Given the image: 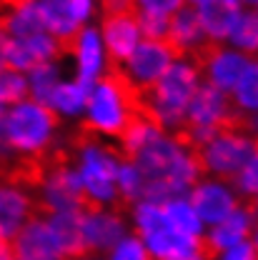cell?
Returning a JSON list of instances; mask_svg holds the SVG:
<instances>
[{
    "label": "cell",
    "mask_w": 258,
    "mask_h": 260,
    "mask_svg": "<svg viewBox=\"0 0 258 260\" xmlns=\"http://www.w3.org/2000/svg\"><path fill=\"white\" fill-rule=\"evenodd\" d=\"M58 115L40 103H18L5 115V143L15 153H40L50 145Z\"/></svg>",
    "instance_id": "6da1fadb"
},
{
    "label": "cell",
    "mask_w": 258,
    "mask_h": 260,
    "mask_svg": "<svg viewBox=\"0 0 258 260\" xmlns=\"http://www.w3.org/2000/svg\"><path fill=\"white\" fill-rule=\"evenodd\" d=\"M256 158V138L246 133H221L203 150L200 160L206 173L236 180L238 173Z\"/></svg>",
    "instance_id": "7a4b0ae2"
},
{
    "label": "cell",
    "mask_w": 258,
    "mask_h": 260,
    "mask_svg": "<svg viewBox=\"0 0 258 260\" xmlns=\"http://www.w3.org/2000/svg\"><path fill=\"white\" fill-rule=\"evenodd\" d=\"M173 60H176V55L168 48V43H161V40H140L135 45V50L130 53V58L121 68L126 70V75H128L130 80L143 90V88H151Z\"/></svg>",
    "instance_id": "3957f363"
},
{
    "label": "cell",
    "mask_w": 258,
    "mask_h": 260,
    "mask_svg": "<svg viewBox=\"0 0 258 260\" xmlns=\"http://www.w3.org/2000/svg\"><path fill=\"white\" fill-rule=\"evenodd\" d=\"M61 45L53 35L40 32L31 38H8L5 43V68L8 70H35L40 65L53 63L55 58H61Z\"/></svg>",
    "instance_id": "277c9868"
},
{
    "label": "cell",
    "mask_w": 258,
    "mask_h": 260,
    "mask_svg": "<svg viewBox=\"0 0 258 260\" xmlns=\"http://www.w3.org/2000/svg\"><path fill=\"white\" fill-rule=\"evenodd\" d=\"M100 43H105L108 65H123L140 43V30L135 13L126 15H103L100 20Z\"/></svg>",
    "instance_id": "5b68a950"
},
{
    "label": "cell",
    "mask_w": 258,
    "mask_h": 260,
    "mask_svg": "<svg viewBox=\"0 0 258 260\" xmlns=\"http://www.w3.org/2000/svg\"><path fill=\"white\" fill-rule=\"evenodd\" d=\"M168 48L173 50L176 60H188L198 48H203L208 43L206 32L198 23L193 5H181L170 18H168V35H165Z\"/></svg>",
    "instance_id": "8992f818"
},
{
    "label": "cell",
    "mask_w": 258,
    "mask_h": 260,
    "mask_svg": "<svg viewBox=\"0 0 258 260\" xmlns=\"http://www.w3.org/2000/svg\"><path fill=\"white\" fill-rule=\"evenodd\" d=\"M15 260H63L45 220H31L15 233Z\"/></svg>",
    "instance_id": "52a82bcc"
},
{
    "label": "cell",
    "mask_w": 258,
    "mask_h": 260,
    "mask_svg": "<svg viewBox=\"0 0 258 260\" xmlns=\"http://www.w3.org/2000/svg\"><path fill=\"white\" fill-rule=\"evenodd\" d=\"M48 228L58 243L61 258L73 260L91 255L88 253V243H85V233H83V215L78 210H61L53 213L48 218Z\"/></svg>",
    "instance_id": "ba28073f"
},
{
    "label": "cell",
    "mask_w": 258,
    "mask_h": 260,
    "mask_svg": "<svg viewBox=\"0 0 258 260\" xmlns=\"http://www.w3.org/2000/svg\"><path fill=\"white\" fill-rule=\"evenodd\" d=\"M38 5V13L43 18V25L48 35H53L61 45V53L63 55H73V43L78 38V30L83 25H78L70 15V8H68V0H35Z\"/></svg>",
    "instance_id": "9c48e42d"
},
{
    "label": "cell",
    "mask_w": 258,
    "mask_h": 260,
    "mask_svg": "<svg viewBox=\"0 0 258 260\" xmlns=\"http://www.w3.org/2000/svg\"><path fill=\"white\" fill-rule=\"evenodd\" d=\"M241 5L236 0H203L195 5V15H198V23L206 32L208 40L213 43H221L226 40L231 28L236 25L238 15H241Z\"/></svg>",
    "instance_id": "30bf717a"
},
{
    "label": "cell",
    "mask_w": 258,
    "mask_h": 260,
    "mask_svg": "<svg viewBox=\"0 0 258 260\" xmlns=\"http://www.w3.org/2000/svg\"><path fill=\"white\" fill-rule=\"evenodd\" d=\"M31 220H35L33 195L23 193L18 188L0 185V238L8 240Z\"/></svg>",
    "instance_id": "8fae6325"
},
{
    "label": "cell",
    "mask_w": 258,
    "mask_h": 260,
    "mask_svg": "<svg viewBox=\"0 0 258 260\" xmlns=\"http://www.w3.org/2000/svg\"><path fill=\"white\" fill-rule=\"evenodd\" d=\"M188 205L193 208L198 220H206V223L218 225L221 220H226L228 215H231V210L236 208V200H233V195L228 193L223 185L200 183V185L193 188Z\"/></svg>",
    "instance_id": "7c38bea8"
},
{
    "label": "cell",
    "mask_w": 258,
    "mask_h": 260,
    "mask_svg": "<svg viewBox=\"0 0 258 260\" xmlns=\"http://www.w3.org/2000/svg\"><path fill=\"white\" fill-rule=\"evenodd\" d=\"M73 55L78 58V83L93 85L96 78L103 73V43L96 28H80L73 43Z\"/></svg>",
    "instance_id": "4fadbf2b"
},
{
    "label": "cell",
    "mask_w": 258,
    "mask_h": 260,
    "mask_svg": "<svg viewBox=\"0 0 258 260\" xmlns=\"http://www.w3.org/2000/svg\"><path fill=\"white\" fill-rule=\"evenodd\" d=\"M83 233H85L88 253L108 250V248H116L123 240V220H121L118 213L100 210L96 215L83 218Z\"/></svg>",
    "instance_id": "5bb4252c"
},
{
    "label": "cell",
    "mask_w": 258,
    "mask_h": 260,
    "mask_svg": "<svg viewBox=\"0 0 258 260\" xmlns=\"http://www.w3.org/2000/svg\"><path fill=\"white\" fill-rule=\"evenodd\" d=\"M253 210H256L253 200L248 203V208H238L236 205L226 220H221L216 225V230L208 238H211V243L216 245L218 253L231 248V245H236V243H241V240H246L251 235V223H253V215H256Z\"/></svg>",
    "instance_id": "9a60e30c"
},
{
    "label": "cell",
    "mask_w": 258,
    "mask_h": 260,
    "mask_svg": "<svg viewBox=\"0 0 258 260\" xmlns=\"http://www.w3.org/2000/svg\"><path fill=\"white\" fill-rule=\"evenodd\" d=\"M148 250L158 260H181L186 255H193L195 235H183L176 230H161L146 238Z\"/></svg>",
    "instance_id": "2e32d148"
},
{
    "label": "cell",
    "mask_w": 258,
    "mask_h": 260,
    "mask_svg": "<svg viewBox=\"0 0 258 260\" xmlns=\"http://www.w3.org/2000/svg\"><path fill=\"white\" fill-rule=\"evenodd\" d=\"M93 85H83L78 80L73 83H58L55 90L48 98V108L50 110H63V113H78L83 108V103L88 100Z\"/></svg>",
    "instance_id": "e0dca14e"
},
{
    "label": "cell",
    "mask_w": 258,
    "mask_h": 260,
    "mask_svg": "<svg viewBox=\"0 0 258 260\" xmlns=\"http://www.w3.org/2000/svg\"><path fill=\"white\" fill-rule=\"evenodd\" d=\"M163 215L170 230L183 235H200V220L193 213V208L186 200H170L163 205Z\"/></svg>",
    "instance_id": "ac0fdd59"
},
{
    "label": "cell",
    "mask_w": 258,
    "mask_h": 260,
    "mask_svg": "<svg viewBox=\"0 0 258 260\" xmlns=\"http://www.w3.org/2000/svg\"><path fill=\"white\" fill-rule=\"evenodd\" d=\"M228 40L238 50H246L248 58H253L256 45H258V20H256V13L253 10H241L236 25L228 32Z\"/></svg>",
    "instance_id": "d6986e66"
},
{
    "label": "cell",
    "mask_w": 258,
    "mask_h": 260,
    "mask_svg": "<svg viewBox=\"0 0 258 260\" xmlns=\"http://www.w3.org/2000/svg\"><path fill=\"white\" fill-rule=\"evenodd\" d=\"M58 83H61V80H58V70H55V65L53 63L40 65V68L31 70L28 95H33L35 98V103H40V105H48V98H50V93L55 90Z\"/></svg>",
    "instance_id": "ffe728a7"
},
{
    "label": "cell",
    "mask_w": 258,
    "mask_h": 260,
    "mask_svg": "<svg viewBox=\"0 0 258 260\" xmlns=\"http://www.w3.org/2000/svg\"><path fill=\"white\" fill-rule=\"evenodd\" d=\"M28 98V80L23 73L0 70V105H18Z\"/></svg>",
    "instance_id": "44dd1931"
},
{
    "label": "cell",
    "mask_w": 258,
    "mask_h": 260,
    "mask_svg": "<svg viewBox=\"0 0 258 260\" xmlns=\"http://www.w3.org/2000/svg\"><path fill=\"white\" fill-rule=\"evenodd\" d=\"M256 75H258L256 63H251L243 70V75L238 78V83H236V88H233L236 100H238V108H241V110H248V113L256 110Z\"/></svg>",
    "instance_id": "7402d4cb"
},
{
    "label": "cell",
    "mask_w": 258,
    "mask_h": 260,
    "mask_svg": "<svg viewBox=\"0 0 258 260\" xmlns=\"http://www.w3.org/2000/svg\"><path fill=\"white\" fill-rule=\"evenodd\" d=\"M135 220H138V228L146 238L153 235V233H161V230H170L165 223V215H163V205H151V203L138 205Z\"/></svg>",
    "instance_id": "603a6c76"
},
{
    "label": "cell",
    "mask_w": 258,
    "mask_h": 260,
    "mask_svg": "<svg viewBox=\"0 0 258 260\" xmlns=\"http://www.w3.org/2000/svg\"><path fill=\"white\" fill-rule=\"evenodd\" d=\"M135 20H138V30L143 35V40H161V43H165V35H168V18L153 15V13H143V10H135Z\"/></svg>",
    "instance_id": "cb8c5ba5"
},
{
    "label": "cell",
    "mask_w": 258,
    "mask_h": 260,
    "mask_svg": "<svg viewBox=\"0 0 258 260\" xmlns=\"http://www.w3.org/2000/svg\"><path fill=\"white\" fill-rule=\"evenodd\" d=\"M113 260H148V250L138 238H126L116 245Z\"/></svg>",
    "instance_id": "d4e9b609"
},
{
    "label": "cell",
    "mask_w": 258,
    "mask_h": 260,
    "mask_svg": "<svg viewBox=\"0 0 258 260\" xmlns=\"http://www.w3.org/2000/svg\"><path fill=\"white\" fill-rule=\"evenodd\" d=\"M181 5H186V3L183 0H135V10L163 15V18H170Z\"/></svg>",
    "instance_id": "484cf974"
},
{
    "label": "cell",
    "mask_w": 258,
    "mask_h": 260,
    "mask_svg": "<svg viewBox=\"0 0 258 260\" xmlns=\"http://www.w3.org/2000/svg\"><path fill=\"white\" fill-rule=\"evenodd\" d=\"M98 0H68V8H70V15L78 25H85L96 10Z\"/></svg>",
    "instance_id": "4316f807"
},
{
    "label": "cell",
    "mask_w": 258,
    "mask_h": 260,
    "mask_svg": "<svg viewBox=\"0 0 258 260\" xmlns=\"http://www.w3.org/2000/svg\"><path fill=\"white\" fill-rule=\"evenodd\" d=\"M236 183H238V188L243 190V193H248L251 198L256 195V158L248 162L241 173H238V178H236Z\"/></svg>",
    "instance_id": "83f0119b"
},
{
    "label": "cell",
    "mask_w": 258,
    "mask_h": 260,
    "mask_svg": "<svg viewBox=\"0 0 258 260\" xmlns=\"http://www.w3.org/2000/svg\"><path fill=\"white\" fill-rule=\"evenodd\" d=\"M223 260H256V245H253V240H241V243L231 245L228 253L223 255Z\"/></svg>",
    "instance_id": "f1b7e54d"
},
{
    "label": "cell",
    "mask_w": 258,
    "mask_h": 260,
    "mask_svg": "<svg viewBox=\"0 0 258 260\" xmlns=\"http://www.w3.org/2000/svg\"><path fill=\"white\" fill-rule=\"evenodd\" d=\"M0 260H15V250H13V243L0 238Z\"/></svg>",
    "instance_id": "f546056e"
},
{
    "label": "cell",
    "mask_w": 258,
    "mask_h": 260,
    "mask_svg": "<svg viewBox=\"0 0 258 260\" xmlns=\"http://www.w3.org/2000/svg\"><path fill=\"white\" fill-rule=\"evenodd\" d=\"M23 3H28V0H0V10H3V15H5V13H10L13 8H18V5H23Z\"/></svg>",
    "instance_id": "4dcf8cb0"
},
{
    "label": "cell",
    "mask_w": 258,
    "mask_h": 260,
    "mask_svg": "<svg viewBox=\"0 0 258 260\" xmlns=\"http://www.w3.org/2000/svg\"><path fill=\"white\" fill-rule=\"evenodd\" d=\"M5 43H8V38L0 30V70H5Z\"/></svg>",
    "instance_id": "1f68e13d"
},
{
    "label": "cell",
    "mask_w": 258,
    "mask_h": 260,
    "mask_svg": "<svg viewBox=\"0 0 258 260\" xmlns=\"http://www.w3.org/2000/svg\"><path fill=\"white\" fill-rule=\"evenodd\" d=\"M236 3H238L243 10H246V8H248V10H253V5H256V0H236Z\"/></svg>",
    "instance_id": "d6a6232c"
},
{
    "label": "cell",
    "mask_w": 258,
    "mask_h": 260,
    "mask_svg": "<svg viewBox=\"0 0 258 260\" xmlns=\"http://www.w3.org/2000/svg\"><path fill=\"white\" fill-rule=\"evenodd\" d=\"M183 3H186V5H193V8H195V5H198V3H203V0H183Z\"/></svg>",
    "instance_id": "836d02e7"
},
{
    "label": "cell",
    "mask_w": 258,
    "mask_h": 260,
    "mask_svg": "<svg viewBox=\"0 0 258 260\" xmlns=\"http://www.w3.org/2000/svg\"><path fill=\"white\" fill-rule=\"evenodd\" d=\"M181 260H200V258H198V255L193 253V255H186V258H181Z\"/></svg>",
    "instance_id": "e575fe53"
},
{
    "label": "cell",
    "mask_w": 258,
    "mask_h": 260,
    "mask_svg": "<svg viewBox=\"0 0 258 260\" xmlns=\"http://www.w3.org/2000/svg\"><path fill=\"white\" fill-rule=\"evenodd\" d=\"M0 23H3V10H0Z\"/></svg>",
    "instance_id": "d590c367"
},
{
    "label": "cell",
    "mask_w": 258,
    "mask_h": 260,
    "mask_svg": "<svg viewBox=\"0 0 258 260\" xmlns=\"http://www.w3.org/2000/svg\"><path fill=\"white\" fill-rule=\"evenodd\" d=\"M0 108H3V105H0ZM0 115H3V110H0Z\"/></svg>",
    "instance_id": "8d00e7d4"
}]
</instances>
